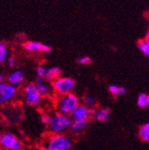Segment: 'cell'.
Segmentation results:
<instances>
[{"mask_svg":"<svg viewBox=\"0 0 149 150\" xmlns=\"http://www.w3.org/2000/svg\"><path fill=\"white\" fill-rule=\"evenodd\" d=\"M6 80H7V83H9L12 86L14 87L20 86L24 81V74L22 71L16 70L7 75Z\"/></svg>","mask_w":149,"mask_h":150,"instance_id":"obj_10","label":"cell"},{"mask_svg":"<svg viewBox=\"0 0 149 150\" xmlns=\"http://www.w3.org/2000/svg\"><path fill=\"white\" fill-rule=\"evenodd\" d=\"M17 94V88L7 82L0 83V105H6L12 101Z\"/></svg>","mask_w":149,"mask_h":150,"instance_id":"obj_7","label":"cell"},{"mask_svg":"<svg viewBox=\"0 0 149 150\" xmlns=\"http://www.w3.org/2000/svg\"><path fill=\"white\" fill-rule=\"evenodd\" d=\"M71 122L72 121L69 115L57 112V114L51 116V121L48 127L49 129L54 134H62L70 128Z\"/></svg>","mask_w":149,"mask_h":150,"instance_id":"obj_3","label":"cell"},{"mask_svg":"<svg viewBox=\"0 0 149 150\" xmlns=\"http://www.w3.org/2000/svg\"><path fill=\"white\" fill-rule=\"evenodd\" d=\"M137 105L140 108H146L149 105V96L145 93H141L138 96Z\"/></svg>","mask_w":149,"mask_h":150,"instance_id":"obj_16","label":"cell"},{"mask_svg":"<svg viewBox=\"0 0 149 150\" xmlns=\"http://www.w3.org/2000/svg\"><path fill=\"white\" fill-rule=\"evenodd\" d=\"M74 88H75V81L69 77H58L53 81L54 90L61 96L71 93Z\"/></svg>","mask_w":149,"mask_h":150,"instance_id":"obj_5","label":"cell"},{"mask_svg":"<svg viewBox=\"0 0 149 150\" xmlns=\"http://www.w3.org/2000/svg\"><path fill=\"white\" fill-rule=\"evenodd\" d=\"M71 146V139L63 133L50 136L44 144L45 150H70Z\"/></svg>","mask_w":149,"mask_h":150,"instance_id":"obj_1","label":"cell"},{"mask_svg":"<svg viewBox=\"0 0 149 150\" xmlns=\"http://www.w3.org/2000/svg\"><path fill=\"white\" fill-rule=\"evenodd\" d=\"M23 47L30 52H42V53H47L51 51V47L48 45L42 44L39 41H28L24 43Z\"/></svg>","mask_w":149,"mask_h":150,"instance_id":"obj_9","label":"cell"},{"mask_svg":"<svg viewBox=\"0 0 149 150\" xmlns=\"http://www.w3.org/2000/svg\"><path fill=\"white\" fill-rule=\"evenodd\" d=\"M3 81H4V76H3V74L0 73V83L3 82Z\"/></svg>","mask_w":149,"mask_h":150,"instance_id":"obj_25","label":"cell"},{"mask_svg":"<svg viewBox=\"0 0 149 150\" xmlns=\"http://www.w3.org/2000/svg\"><path fill=\"white\" fill-rule=\"evenodd\" d=\"M61 74V69L59 67L54 66L47 69V75H46V79L48 80H55L56 78L60 77Z\"/></svg>","mask_w":149,"mask_h":150,"instance_id":"obj_13","label":"cell"},{"mask_svg":"<svg viewBox=\"0 0 149 150\" xmlns=\"http://www.w3.org/2000/svg\"><path fill=\"white\" fill-rule=\"evenodd\" d=\"M138 47V49L140 50V52L144 55H145V56L149 55V40H146V39L142 40L141 41H139Z\"/></svg>","mask_w":149,"mask_h":150,"instance_id":"obj_19","label":"cell"},{"mask_svg":"<svg viewBox=\"0 0 149 150\" xmlns=\"http://www.w3.org/2000/svg\"><path fill=\"white\" fill-rule=\"evenodd\" d=\"M89 108L84 105H79L71 114L70 117L71 121H86L89 118Z\"/></svg>","mask_w":149,"mask_h":150,"instance_id":"obj_8","label":"cell"},{"mask_svg":"<svg viewBox=\"0 0 149 150\" xmlns=\"http://www.w3.org/2000/svg\"><path fill=\"white\" fill-rule=\"evenodd\" d=\"M87 123L88 122L86 121H72L70 129L73 132H81V131H82L86 128Z\"/></svg>","mask_w":149,"mask_h":150,"instance_id":"obj_15","label":"cell"},{"mask_svg":"<svg viewBox=\"0 0 149 150\" xmlns=\"http://www.w3.org/2000/svg\"><path fill=\"white\" fill-rule=\"evenodd\" d=\"M35 87L37 88V89L39 90V92L40 93L41 96H47L50 93V86L49 84L45 81V80H42V79H37L35 83H34Z\"/></svg>","mask_w":149,"mask_h":150,"instance_id":"obj_11","label":"cell"},{"mask_svg":"<svg viewBox=\"0 0 149 150\" xmlns=\"http://www.w3.org/2000/svg\"><path fill=\"white\" fill-rule=\"evenodd\" d=\"M0 148L2 150H22L21 140L11 132L0 133Z\"/></svg>","mask_w":149,"mask_h":150,"instance_id":"obj_4","label":"cell"},{"mask_svg":"<svg viewBox=\"0 0 149 150\" xmlns=\"http://www.w3.org/2000/svg\"><path fill=\"white\" fill-rule=\"evenodd\" d=\"M108 90L109 92L114 96H121V95H124L126 93V89L123 87H120L117 85H110L108 87Z\"/></svg>","mask_w":149,"mask_h":150,"instance_id":"obj_17","label":"cell"},{"mask_svg":"<svg viewBox=\"0 0 149 150\" xmlns=\"http://www.w3.org/2000/svg\"><path fill=\"white\" fill-rule=\"evenodd\" d=\"M79 105H80V99L75 94L68 93L65 94V95L61 96L58 98L56 107L60 114L70 116L73 110Z\"/></svg>","mask_w":149,"mask_h":150,"instance_id":"obj_2","label":"cell"},{"mask_svg":"<svg viewBox=\"0 0 149 150\" xmlns=\"http://www.w3.org/2000/svg\"><path fill=\"white\" fill-rule=\"evenodd\" d=\"M31 150H36V149H31Z\"/></svg>","mask_w":149,"mask_h":150,"instance_id":"obj_27","label":"cell"},{"mask_svg":"<svg viewBox=\"0 0 149 150\" xmlns=\"http://www.w3.org/2000/svg\"><path fill=\"white\" fill-rule=\"evenodd\" d=\"M138 136L143 141H149V122H145L142 126H140L138 129Z\"/></svg>","mask_w":149,"mask_h":150,"instance_id":"obj_14","label":"cell"},{"mask_svg":"<svg viewBox=\"0 0 149 150\" xmlns=\"http://www.w3.org/2000/svg\"><path fill=\"white\" fill-rule=\"evenodd\" d=\"M95 118L100 122H105L108 120L109 118V109L106 107H102L95 111L94 115Z\"/></svg>","mask_w":149,"mask_h":150,"instance_id":"obj_12","label":"cell"},{"mask_svg":"<svg viewBox=\"0 0 149 150\" xmlns=\"http://www.w3.org/2000/svg\"><path fill=\"white\" fill-rule=\"evenodd\" d=\"M15 64H16V60H15L14 57H9V58H7V64H8V66L10 68H13L15 65Z\"/></svg>","mask_w":149,"mask_h":150,"instance_id":"obj_24","label":"cell"},{"mask_svg":"<svg viewBox=\"0 0 149 150\" xmlns=\"http://www.w3.org/2000/svg\"><path fill=\"white\" fill-rule=\"evenodd\" d=\"M41 121H42V122H43L45 125L48 126L49 123H50V121H51V116H50L49 115L45 114V112H44V114L41 115Z\"/></svg>","mask_w":149,"mask_h":150,"instance_id":"obj_23","label":"cell"},{"mask_svg":"<svg viewBox=\"0 0 149 150\" xmlns=\"http://www.w3.org/2000/svg\"><path fill=\"white\" fill-rule=\"evenodd\" d=\"M145 39H146V40H148V39H149V32H148V31L146 32V35H145Z\"/></svg>","mask_w":149,"mask_h":150,"instance_id":"obj_26","label":"cell"},{"mask_svg":"<svg viewBox=\"0 0 149 150\" xmlns=\"http://www.w3.org/2000/svg\"><path fill=\"white\" fill-rule=\"evenodd\" d=\"M24 100L30 106H36L41 102L42 96L40 95L39 90L35 87L34 83H30L25 86Z\"/></svg>","mask_w":149,"mask_h":150,"instance_id":"obj_6","label":"cell"},{"mask_svg":"<svg viewBox=\"0 0 149 150\" xmlns=\"http://www.w3.org/2000/svg\"><path fill=\"white\" fill-rule=\"evenodd\" d=\"M90 61H91V59H90L89 56L83 55V56H81V57H80L78 59V64H81V65H86V64H88L90 63Z\"/></svg>","mask_w":149,"mask_h":150,"instance_id":"obj_22","label":"cell"},{"mask_svg":"<svg viewBox=\"0 0 149 150\" xmlns=\"http://www.w3.org/2000/svg\"><path fill=\"white\" fill-rule=\"evenodd\" d=\"M84 103H85L84 105H86L87 107L94 108V106L96 105V99L93 96L88 95H88H86L84 97Z\"/></svg>","mask_w":149,"mask_h":150,"instance_id":"obj_20","label":"cell"},{"mask_svg":"<svg viewBox=\"0 0 149 150\" xmlns=\"http://www.w3.org/2000/svg\"><path fill=\"white\" fill-rule=\"evenodd\" d=\"M47 69L44 65H39L38 68H37V76L39 77V79H42L45 80L46 79V75H47Z\"/></svg>","mask_w":149,"mask_h":150,"instance_id":"obj_21","label":"cell"},{"mask_svg":"<svg viewBox=\"0 0 149 150\" xmlns=\"http://www.w3.org/2000/svg\"><path fill=\"white\" fill-rule=\"evenodd\" d=\"M8 47L4 42H0V64H3L8 58Z\"/></svg>","mask_w":149,"mask_h":150,"instance_id":"obj_18","label":"cell"}]
</instances>
